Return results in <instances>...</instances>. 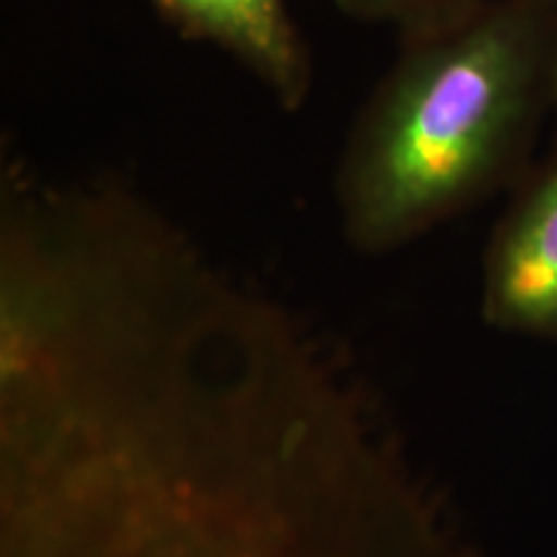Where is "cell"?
I'll list each match as a JSON object with an SVG mask.
<instances>
[{"label": "cell", "instance_id": "cell-1", "mask_svg": "<svg viewBox=\"0 0 557 557\" xmlns=\"http://www.w3.org/2000/svg\"><path fill=\"white\" fill-rule=\"evenodd\" d=\"M534 32L500 11L416 50L367 109L341 171V212L361 250L434 225L496 171L529 109Z\"/></svg>", "mask_w": 557, "mask_h": 557}, {"label": "cell", "instance_id": "cell-2", "mask_svg": "<svg viewBox=\"0 0 557 557\" xmlns=\"http://www.w3.org/2000/svg\"><path fill=\"white\" fill-rule=\"evenodd\" d=\"M483 310L504 331L557 336V165L493 243Z\"/></svg>", "mask_w": 557, "mask_h": 557}, {"label": "cell", "instance_id": "cell-3", "mask_svg": "<svg viewBox=\"0 0 557 557\" xmlns=\"http://www.w3.org/2000/svg\"><path fill=\"white\" fill-rule=\"evenodd\" d=\"M191 32L209 37L271 83L287 103L302 101L308 62L282 0H156Z\"/></svg>", "mask_w": 557, "mask_h": 557}, {"label": "cell", "instance_id": "cell-4", "mask_svg": "<svg viewBox=\"0 0 557 557\" xmlns=\"http://www.w3.org/2000/svg\"><path fill=\"white\" fill-rule=\"evenodd\" d=\"M346 11L367 18H410L426 11L436 0H338Z\"/></svg>", "mask_w": 557, "mask_h": 557}, {"label": "cell", "instance_id": "cell-5", "mask_svg": "<svg viewBox=\"0 0 557 557\" xmlns=\"http://www.w3.org/2000/svg\"><path fill=\"white\" fill-rule=\"evenodd\" d=\"M555 88H557V62H555Z\"/></svg>", "mask_w": 557, "mask_h": 557}]
</instances>
